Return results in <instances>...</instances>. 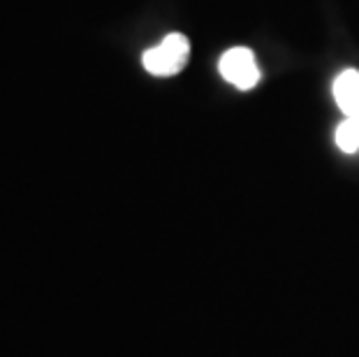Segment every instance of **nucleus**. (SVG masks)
<instances>
[{"label": "nucleus", "instance_id": "obj_4", "mask_svg": "<svg viewBox=\"0 0 359 357\" xmlns=\"http://www.w3.org/2000/svg\"><path fill=\"white\" fill-rule=\"evenodd\" d=\"M336 147L346 151V154L359 151V114L346 116V121L336 128Z\"/></svg>", "mask_w": 359, "mask_h": 357}, {"label": "nucleus", "instance_id": "obj_3", "mask_svg": "<svg viewBox=\"0 0 359 357\" xmlns=\"http://www.w3.org/2000/svg\"><path fill=\"white\" fill-rule=\"evenodd\" d=\"M334 100L346 116L359 114V70H346L334 79Z\"/></svg>", "mask_w": 359, "mask_h": 357}, {"label": "nucleus", "instance_id": "obj_2", "mask_svg": "<svg viewBox=\"0 0 359 357\" xmlns=\"http://www.w3.org/2000/svg\"><path fill=\"white\" fill-rule=\"evenodd\" d=\"M218 70H220V77L239 90L255 88L259 79H262V72H259V67L255 63L253 51L246 47L227 49L218 60Z\"/></svg>", "mask_w": 359, "mask_h": 357}, {"label": "nucleus", "instance_id": "obj_1", "mask_svg": "<svg viewBox=\"0 0 359 357\" xmlns=\"http://www.w3.org/2000/svg\"><path fill=\"white\" fill-rule=\"evenodd\" d=\"M190 42L183 33H170L165 40L144 51L142 63L154 77H174L188 65Z\"/></svg>", "mask_w": 359, "mask_h": 357}]
</instances>
